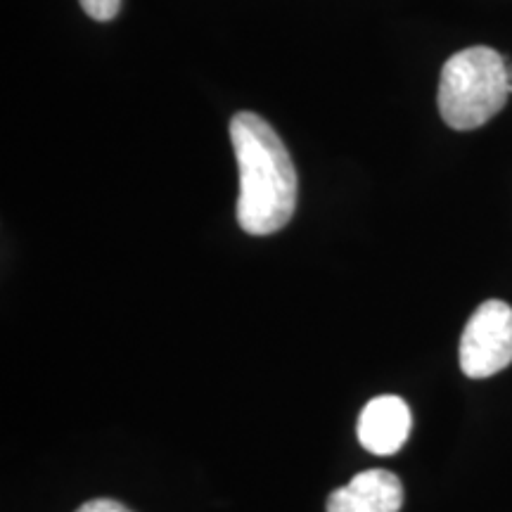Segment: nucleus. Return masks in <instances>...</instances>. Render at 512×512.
Wrapping results in <instances>:
<instances>
[{
    "label": "nucleus",
    "mask_w": 512,
    "mask_h": 512,
    "mask_svg": "<svg viewBox=\"0 0 512 512\" xmlns=\"http://www.w3.org/2000/svg\"><path fill=\"white\" fill-rule=\"evenodd\" d=\"M240 169L238 223L249 235L283 230L297 209V171L275 128L254 112L230 119Z\"/></svg>",
    "instance_id": "obj_1"
},
{
    "label": "nucleus",
    "mask_w": 512,
    "mask_h": 512,
    "mask_svg": "<svg viewBox=\"0 0 512 512\" xmlns=\"http://www.w3.org/2000/svg\"><path fill=\"white\" fill-rule=\"evenodd\" d=\"M510 93L508 60L494 48H465L441 69L439 114L456 131H472L494 119Z\"/></svg>",
    "instance_id": "obj_2"
},
{
    "label": "nucleus",
    "mask_w": 512,
    "mask_h": 512,
    "mask_svg": "<svg viewBox=\"0 0 512 512\" xmlns=\"http://www.w3.org/2000/svg\"><path fill=\"white\" fill-rule=\"evenodd\" d=\"M512 363V309L501 299L479 304L460 337V370L472 380L501 373Z\"/></svg>",
    "instance_id": "obj_3"
},
{
    "label": "nucleus",
    "mask_w": 512,
    "mask_h": 512,
    "mask_svg": "<svg viewBox=\"0 0 512 512\" xmlns=\"http://www.w3.org/2000/svg\"><path fill=\"white\" fill-rule=\"evenodd\" d=\"M411 408L401 396L384 394L368 401L358 415V441L373 456H394L411 437Z\"/></svg>",
    "instance_id": "obj_4"
},
{
    "label": "nucleus",
    "mask_w": 512,
    "mask_h": 512,
    "mask_svg": "<svg viewBox=\"0 0 512 512\" xmlns=\"http://www.w3.org/2000/svg\"><path fill=\"white\" fill-rule=\"evenodd\" d=\"M401 479L389 470H366L328 498V512H399Z\"/></svg>",
    "instance_id": "obj_5"
},
{
    "label": "nucleus",
    "mask_w": 512,
    "mask_h": 512,
    "mask_svg": "<svg viewBox=\"0 0 512 512\" xmlns=\"http://www.w3.org/2000/svg\"><path fill=\"white\" fill-rule=\"evenodd\" d=\"M79 3L83 12L93 17L95 22H110L121 8V0H79Z\"/></svg>",
    "instance_id": "obj_6"
},
{
    "label": "nucleus",
    "mask_w": 512,
    "mask_h": 512,
    "mask_svg": "<svg viewBox=\"0 0 512 512\" xmlns=\"http://www.w3.org/2000/svg\"><path fill=\"white\" fill-rule=\"evenodd\" d=\"M76 512H131L126 505L119 501H112V498H95V501L83 503Z\"/></svg>",
    "instance_id": "obj_7"
},
{
    "label": "nucleus",
    "mask_w": 512,
    "mask_h": 512,
    "mask_svg": "<svg viewBox=\"0 0 512 512\" xmlns=\"http://www.w3.org/2000/svg\"><path fill=\"white\" fill-rule=\"evenodd\" d=\"M508 79H510V86H512V62H508Z\"/></svg>",
    "instance_id": "obj_8"
}]
</instances>
